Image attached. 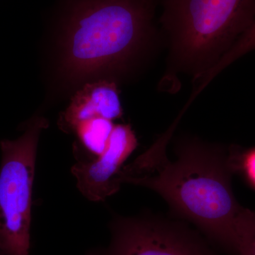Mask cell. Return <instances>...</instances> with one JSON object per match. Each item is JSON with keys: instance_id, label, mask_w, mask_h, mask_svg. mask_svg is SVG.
Masks as SVG:
<instances>
[{"instance_id": "obj_3", "label": "cell", "mask_w": 255, "mask_h": 255, "mask_svg": "<svg viewBox=\"0 0 255 255\" xmlns=\"http://www.w3.org/2000/svg\"><path fill=\"white\" fill-rule=\"evenodd\" d=\"M253 0H167L162 21L174 55L203 77L251 25Z\"/></svg>"}, {"instance_id": "obj_2", "label": "cell", "mask_w": 255, "mask_h": 255, "mask_svg": "<svg viewBox=\"0 0 255 255\" xmlns=\"http://www.w3.org/2000/svg\"><path fill=\"white\" fill-rule=\"evenodd\" d=\"M149 0H76L65 20L62 68L80 81L123 66L150 28Z\"/></svg>"}, {"instance_id": "obj_10", "label": "cell", "mask_w": 255, "mask_h": 255, "mask_svg": "<svg viewBox=\"0 0 255 255\" xmlns=\"http://www.w3.org/2000/svg\"><path fill=\"white\" fill-rule=\"evenodd\" d=\"M235 163L236 171H241L248 182L255 189V148L246 152L236 149Z\"/></svg>"}, {"instance_id": "obj_5", "label": "cell", "mask_w": 255, "mask_h": 255, "mask_svg": "<svg viewBox=\"0 0 255 255\" xmlns=\"http://www.w3.org/2000/svg\"><path fill=\"white\" fill-rule=\"evenodd\" d=\"M109 228V246L91 248L85 255H217L184 223L155 215L114 216Z\"/></svg>"}, {"instance_id": "obj_8", "label": "cell", "mask_w": 255, "mask_h": 255, "mask_svg": "<svg viewBox=\"0 0 255 255\" xmlns=\"http://www.w3.org/2000/svg\"><path fill=\"white\" fill-rule=\"evenodd\" d=\"M114 126L112 121L94 119L79 124L73 132L92 155H99L105 149Z\"/></svg>"}, {"instance_id": "obj_1", "label": "cell", "mask_w": 255, "mask_h": 255, "mask_svg": "<svg viewBox=\"0 0 255 255\" xmlns=\"http://www.w3.org/2000/svg\"><path fill=\"white\" fill-rule=\"evenodd\" d=\"M175 124L131 163L117 182L148 188L167 201L176 216L196 225L209 239L239 253L255 224V211L243 207L231 187L236 172L232 148L196 139L181 140L175 160L166 146Z\"/></svg>"}, {"instance_id": "obj_9", "label": "cell", "mask_w": 255, "mask_h": 255, "mask_svg": "<svg viewBox=\"0 0 255 255\" xmlns=\"http://www.w3.org/2000/svg\"><path fill=\"white\" fill-rule=\"evenodd\" d=\"M255 49V18L240 39L223 55L219 61L203 77L207 85L221 70L248 52Z\"/></svg>"}, {"instance_id": "obj_4", "label": "cell", "mask_w": 255, "mask_h": 255, "mask_svg": "<svg viewBox=\"0 0 255 255\" xmlns=\"http://www.w3.org/2000/svg\"><path fill=\"white\" fill-rule=\"evenodd\" d=\"M48 122L35 117L16 140L0 141V251L29 255L31 205L38 140Z\"/></svg>"}, {"instance_id": "obj_11", "label": "cell", "mask_w": 255, "mask_h": 255, "mask_svg": "<svg viewBox=\"0 0 255 255\" xmlns=\"http://www.w3.org/2000/svg\"><path fill=\"white\" fill-rule=\"evenodd\" d=\"M238 255H255V224Z\"/></svg>"}, {"instance_id": "obj_6", "label": "cell", "mask_w": 255, "mask_h": 255, "mask_svg": "<svg viewBox=\"0 0 255 255\" xmlns=\"http://www.w3.org/2000/svg\"><path fill=\"white\" fill-rule=\"evenodd\" d=\"M137 145V140L128 124L114 126L105 149L90 159H78L71 171L80 193L92 201H102L120 189L117 177Z\"/></svg>"}, {"instance_id": "obj_12", "label": "cell", "mask_w": 255, "mask_h": 255, "mask_svg": "<svg viewBox=\"0 0 255 255\" xmlns=\"http://www.w3.org/2000/svg\"><path fill=\"white\" fill-rule=\"evenodd\" d=\"M0 255H4L2 254V253H1V251H0Z\"/></svg>"}, {"instance_id": "obj_7", "label": "cell", "mask_w": 255, "mask_h": 255, "mask_svg": "<svg viewBox=\"0 0 255 255\" xmlns=\"http://www.w3.org/2000/svg\"><path fill=\"white\" fill-rule=\"evenodd\" d=\"M122 116L123 110L115 82L99 80L86 84L76 92L60 115L59 127L64 131L73 132L85 121L100 118L113 122Z\"/></svg>"}]
</instances>
